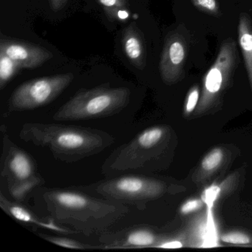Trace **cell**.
I'll list each match as a JSON object with an SVG mask.
<instances>
[{
  "label": "cell",
  "instance_id": "cell-15",
  "mask_svg": "<svg viewBox=\"0 0 252 252\" xmlns=\"http://www.w3.org/2000/svg\"><path fill=\"white\" fill-rule=\"evenodd\" d=\"M110 21H125L129 16L128 0H98Z\"/></svg>",
  "mask_w": 252,
  "mask_h": 252
},
{
  "label": "cell",
  "instance_id": "cell-17",
  "mask_svg": "<svg viewBox=\"0 0 252 252\" xmlns=\"http://www.w3.org/2000/svg\"><path fill=\"white\" fill-rule=\"evenodd\" d=\"M43 180L41 177L36 176L29 181L20 184H14V185L8 187V191L12 196L13 198L16 199L19 201H21L28 194L32 191L35 187L40 185L43 183Z\"/></svg>",
  "mask_w": 252,
  "mask_h": 252
},
{
  "label": "cell",
  "instance_id": "cell-19",
  "mask_svg": "<svg viewBox=\"0 0 252 252\" xmlns=\"http://www.w3.org/2000/svg\"><path fill=\"white\" fill-rule=\"evenodd\" d=\"M222 150L220 149H215L209 153L202 161V167L206 171H212L216 169L220 164L222 160Z\"/></svg>",
  "mask_w": 252,
  "mask_h": 252
},
{
  "label": "cell",
  "instance_id": "cell-9",
  "mask_svg": "<svg viewBox=\"0 0 252 252\" xmlns=\"http://www.w3.org/2000/svg\"><path fill=\"white\" fill-rule=\"evenodd\" d=\"M2 133V156L1 176L5 178L7 186L20 184L38 176L36 165L30 155L11 141L8 133Z\"/></svg>",
  "mask_w": 252,
  "mask_h": 252
},
{
  "label": "cell",
  "instance_id": "cell-4",
  "mask_svg": "<svg viewBox=\"0 0 252 252\" xmlns=\"http://www.w3.org/2000/svg\"><path fill=\"white\" fill-rule=\"evenodd\" d=\"M240 0H177L179 20L218 40L237 32Z\"/></svg>",
  "mask_w": 252,
  "mask_h": 252
},
{
  "label": "cell",
  "instance_id": "cell-8",
  "mask_svg": "<svg viewBox=\"0 0 252 252\" xmlns=\"http://www.w3.org/2000/svg\"><path fill=\"white\" fill-rule=\"evenodd\" d=\"M74 79L73 73L39 78L25 82L10 97V112L26 111L43 107L55 100Z\"/></svg>",
  "mask_w": 252,
  "mask_h": 252
},
{
  "label": "cell",
  "instance_id": "cell-6",
  "mask_svg": "<svg viewBox=\"0 0 252 252\" xmlns=\"http://www.w3.org/2000/svg\"><path fill=\"white\" fill-rule=\"evenodd\" d=\"M161 126L147 128L129 142L119 147L103 165L104 173L142 172L149 169L165 138Z\"/></svg>",
  "mask_w": 252,
  "mask_h": 252
},
{
  "label": "cell",
  "instance_id": "cell-18",
  "mask_svg": "<svg viewBox=\"0 0 252 252\" xmlns=\"http://www.w3.org/2000/svg\"><path fill=\"white\" fill-rule=\"evenodd\" d=\"M41 237L54 244L61 246V247L72 249H81V250L92 249V247H91L89 245L84 244L77 240L67 238V237L51 235H41Z\"/></svg>",
  "mask_w": 252,
  "mask_h": 252
},
{
  "label": "cell",
  "instance_id": "cell-10",
  "mask_svg": "<svg viewBox=\"0 0 252 252\" xmlns=\"http://www.w3.org/2000/svg\"><path fill=\"white\" fill-rule=\"evenodd\" d=\"M0 52L12 59L20 67L36 68L53 58L51 51L42 47L20 41L2 39Z\"/></svg>",
  "mask_w": 252,
  "mask_h": 252
},
{
  "label": "cell",
  "instance_id": "cell-2",
  "mask_svg": "<svg viewBox=\"0 0 252 252\" xmlns=\"http://www.w3.org/2000/svg\"><path fill=\"white\" fill-rule=\"evenodd\" d=\"M19 137L25 142L47 149L54 158L67 163L99 154L115 143L111 135L101 129L37 122L24 124Z\"/></svg>",
  "mask_w": 252,
  "mask_h": 252
},
{
  "label": "cell",
  "instance_id": "cell-25",
  "mask_svg": "<svg viewBox=\"0 0 252 252\" xmlns=\"http://www.w3.org/2000/svg\"><path fill=\"white\" fill-rule=\"evenodd\" d=\"M67 0H49L50 5L53 11H58L64 8Z\"/></svg>",
  "mask_w": 252,
  "mask_h": 252
},
{
  "label": "cell",
  "instance_id": "cell-22",
  "mask_svg": "<svg viewBox=\"0 0 252 252\" xmlns=\"http://www.w3.org/2000/svg\"><path fill=\"white\" fill-rule=\"evenodd\" d=\"M220 191V189L217 186H212L205 190L203 192V200L209 206V208H212V206H213L214 202L218 197Z\"/></svg>",
  "mask_w": 252,
  "mask_h": 252
},
{
  "label": "cell",
  "instance_id": "cell-3",
  "mask_svg": "<svg viewBox=\"0 0 252 252\" xmlns=\"http://www.w3.org/2000/svg\"><path fill=\"white\" fill-rule=\"evenodd\" d=\"M207 36L179 20L165 39L159 63L160 77L167 85L176 83L191 69L206 64Z\"/></svg>",
  "mask_w": 252,
  "mask_h": 252
},
{
  "label": "cell",
  "instance_id": "cell-23",
  "mask_svg": "<svg viewBox=\"0 0 252 252\" xmlns=\"http://www.w3.org/2000/svg\"><path fill=\"white\" fill-rule=\"evenodd\" d=\"M203 206V202L199 199H193L186 202L181 208V212L184 215L191 213L198 210Z\"/></svg>",
  "mask_w": 252,
  "mask_h": 252
},
{
  "label": "cell",
  "instance_id": "cell-1",
  "mask_svg": "<svg viewBox=\"0 0 252 252\" xmlns=\"http://www.w3.org/2000/svg\"><path fill=\"white\" fill-rule=\"evenodd\" d=\"M36 199V204L57 223L68 225L87 236L105 231L129 211L117 200L97 198L73 190L42 189Z\"/></svg>",
  "mask_w": 252,
  "mask_h": 252
},
{
  "label": "cell",
  "instance_id": "cell-20",
  "mask_svg": "<svg viewBox=\"0 0 252 252\" xmlns=\"http://www.w3.org/2000/svg\"><path fill=\"white\" fill-rule=\"evenodd\" d=\"M221 240L225 243L231 244L245 245L250 243V239L246 234L238 231L227 233L221 237Z\"/></svg>",
  "mask_w": 252,
  "mask_h": 252
},
{
  "label": "cell",
  "instance_id": "cell-24",
  "mask_svg": "<svg viewBox=\"0 0 252 252\" xmlns=\"http://www.w3.org/2000/svg\"><path fill=\"white\" fill-rule=\"evenodd\" d=\"M183 245L181 242L174 240V241L165 242L161 244L158 245L156 247L161 248V249H180L182 248Z\"/></svg>",
  "mask_w": 252,
  "mask_h": 252
},
{
  "label": "cell",
  "instance_id": "cell-21",
  "mask_svg": "<svg viewBox=\"0 0 252 252\" xmlns=\"http://www.w3.org/2000/svg\"><path fill=\"white\" fill-rule=\"evenodd\" d=\"M200 97V91L198 86L194 85L187 95V101H186V113H190L194 110Z\"/></svg>",
  "mask_w": 252,
  "mask_h": 252
},
{
  "label": "cell",
  "instance_id": "cell-12",
  "mask_svg": "<svg viewBox=\"0 0 252 252\" xmlns=\"http://www.w3.org/2000/svg\"><path fill=\"white\" fill-rule=\"evenodd\" d=\"M157 242L156 234L144 227L136 226L114 234L104 249H140L151 247Z\"/></svg>",
  "mask_w": 252,
  "mask_h": 252
},
{
  "label": "cell",
  "instance_id": "cell-14",
  "mask_svg": "<svg viewBox=\"0 0 252 252\" xmlns=\"http://www.w3.org/2000/svg\"><path fill=\"white\" fill-rule=\"evenodd\" d=\"M122 45L128 60L139 70H143L147 64V54L144 39L136 26H127L122 32Z\"/></svg>",
  "mask_w": 252,
  "mask_h": 252
},
{
  "label": "cell",
  "instance_id": "cell-16",
  "mask_svg": "<svg viewBox=\"0 0 252 252\" xmlns=\"http://www.w3.org/2000/svg\"><path fill=\"white\" fill-rule=\"evenodd\" d=\"M19 67L16 62L4 53L0 52V89L5 88L17 73Z\"/></svg>",
  "mask_w": 252,
  "mask_h": 252
},
{
  "label": "cell",
  "instance_id": "cell-5",
  "mask_svg": "<svg viewBox=\"0 0 252 252\" xmlns=\"http://www.w3.org/2000/svg\"><path fill=\"white\" fill-rule=\"evenodd\" d=\"M127 88L98 87L82 89L63 104L53 116L57 122L110 117L126 108L130 101Z\"/></svg>",
  "mask_w": 252,
  "mask_h": 252
},
{
  "label": "cell",
  "instance_id": "cell-7",
  "mask_svg": "<svg viewBox=\"0 0 252 252\" xmlns=\"http://www.w3.org/2000/svg\"><path fill=\"white\" fill-rule=\"evenodd\" d=\"M96 194L124 204L142 208L147 200L160 195L164 187L160 181L142 175L116 177L90 187Z\"/></svg>",
  "mask_w": 252,
  "mask_h": 252
},
{
  "label": "cell",
  "instance_id": "cell-11",
  "mask_svg": "<svg viewBox=\"0 0 252 252\" xmlns=\"http://www.w3.org/2000/svg\"><path fill=\"white\" fill-rule=\"evenodd\" d=\"M237 37L245 70L252 90V0H240Z\"/></svg>",
  "mask_w": 252,
  "mask_h": 252
},
{
  "label": "cell",
  "instance_id": "cell-13",
  "mask_svg": "<svg viewBox=\"0 0 252 252\" xmlns=\"http://www.w3.org/2000/svg\"><path fill=\"white\" fill-rule=\"evenodd\" d=\"M0 207L2 208L4 212H6L10 216L20 222L35 224L38 226L57 231V232L67 233V234L76 233L74 230H69L67 228L59 226L57 222L51 218L47 220L40 219L31 211L28 210L18 203L10 201L8 199L5 198L2 194H0Z\"/></svg>",
  "mask_w": 252,
  "mask_h": 252
}]
</instances>
